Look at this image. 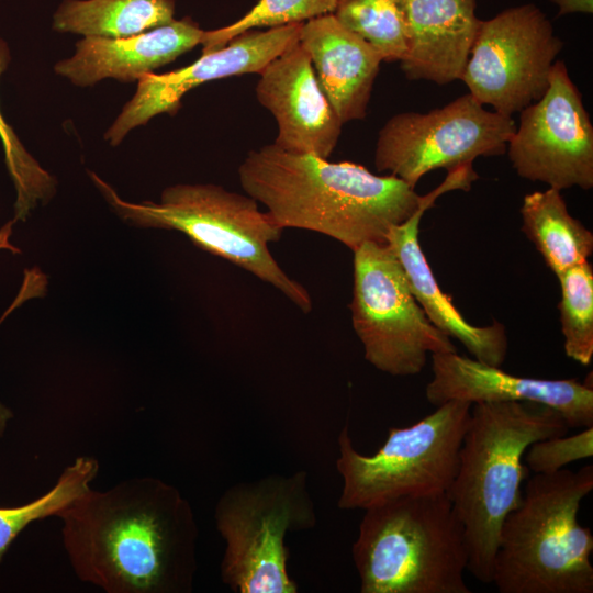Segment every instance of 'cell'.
Listing matches in <instances>:
<instances>
[{
	"mask_svg": "<svg viewBox=\"0 0 593 593\" xmlns=\"http://www.w3.org/2000/svg\"><path fill=\"white\" fill-rule=\"evenodd\" d=\"M174 0H65L53 29L83 37L121 38L174 21Z\"/></svg>",
	"mask_w": 593,
	"mask_h": 593,
	"instance_id": "obj_21",
	"label": "cell"
},
{
	"mask_svg": "<svg viewBox=\"0 0 593 593\" xmlns=\"http://www.w3.org/2000/svg\"><path fill=\"white\" fill-rule=\"evenodd\" d=\"M246 194L260 202L282 230L321 233L351 250L385 243L389 230L418 209L415 188L392 175H374L351 161H328L268 144L238 167Z\"/></svg>",
	"mask_w": 593,
	"mask_h": 593,
	"instance_id": "obj_2",
	"label": "cell"
},
{
	"mask_svg": "<svg viewBox=\"0 0 593 593\" xmlns=\"http://www.w3.org/2000/svg\"><path fill=\"white\" fill-rule=\"evenodd\" d=\"M559 7L558 15H566L569 13H592L593 3L592 0H550Z\"/></svg>",
	"mask_w": 593,
	"mask_h": 593,
	"instance_id": "obj_29",
	"label": "cell"
},
{
	"mask_svg": "<svg viewBox=\"0 0 593 593\" xmlns=\"http://www.w3.org/2000/svg\"><path fill=\"white\" fill-rule=\"evenodd\" d=\"M593 456V426L572 436H556L533 443L524 454L534 473L550 474L569 463Z\"/></svg>",
	"mask_w": 593,
	"mask_h": 593,
	"instance_id": "obj_27",
	"label": "cell"
},
{
	"mask_svg": "<svg viewBox=\"0 0 593 593\" xmlns=\"http://www.w3.org/2000/svg\"><path fill=\"white\" fill-rule=\"evenodd\" d=\"M521 215L522 231L557 278L589 261L593 253V234L569 213L560 190L548 188L526 194Z\"/></svg>",
	"mask_w": 593,
	"mask_h": 593,
	"instance_id": "obj_20",
	"label": "cell"
},
{
	"mask_svg": "<svg viewBox=\"0 0 593 593\" xmlns=\"http://www.w3.org/2000/svg\"><path fill=\"white\" fill-rule=\"evenodd\" d=\"M337 0H259L243 18L234 23L205 31L202 54L225 46L233 37L259 27H277L304 23L311 19L333 14Z\"/></svg>",
	"mask_w": 593,
	"mask_h": 593,
	"instance_id": "obj_26",
	"label": "cell"
},
{
	"mask_svg": "<svg viewBox=\"0 0 593 593\" xmlns=\"http://www.w3.org/2000/svg\"><path fill=\"white\" fill-rule=\"evenodd\" d=\"M515 128L512 116L485 110L467 93L427 113L390 118L378 134L374 165L415 188L432 170L450 171L481 156L503 155Z\"/></svg>",
	"mask_w": 593,
	"mask_h": 593,
	"instance_id": "obj_10",
	"label": "cell"
},
{
	"mask_svg": "<svg viewBox=\"0 0 593 593\" xmlns=\"http://www.w3.org/2000/svg\"><path fill=\"white\" fill-rule=\"evenodd\" d=\"M14 220L8 222L0 228V250H9L13 254H20L21 250L10 243V235L12 234V225Z\"/></svg>",
	"mask_w": 593,
	"mask_h": 593,
	"instance_id": "obj_30",
	"label": "cell"
},
{
	"mask_svg": "<svg viewBox=\"0 0 593 593\" xmlns=\"http://www.w3.org/2000/svg\"><path fill=\"white\" fill-rule=\"evenodd\" d=\"M7 43L0 38V76L10 61ZM0 139L4 161L16 191L14 211L16 220H25L38 202H46L56 191L55 178L24 148L0 110Z\"/></svg>",
	"mask_w": 593,
	"mask_h": 593,
	"instance_id": "obj_25",
	"label": "cell"
},
{
	"mask_svg": "<svg viewBox=\"0 0 593 593\" xmlns=\"http://www.w3.org/2000/svg\"><path fill=\"white\" fill-rule=\"evenodd\" d=\"M303 23L287 24L268 30H250L233 37L225 46L202 56L194 63L165 74H147L137 81L132 99L104 134L112 146L119 145L135 127L152 118L175 114L182 97L204 82L259 74L265 66L299 40Z\"/></svg>",
	"mask_w": 593,
	"mask_h": 593,
	"instance_id": "obj_13",
	"label": "cell"
},
{
	"mask_svg": "<svg viewBox=\"0 0 593 593\" xmlns=\"http://www.w3.org/2000/svg\"><path fill=\"white\" fill-rule=\"evenodd\" d=\"M561 332L566 355L589 366L593 358V268L589 261L558 277Z\"/></svg>",
	"mask_w": 593,
	"mask_h": 593,
	"instance_id": "obj_24",
	"label": "cell"
},
{
	"mask_svg": "<svg viewBox=\"0 0 593 593\" xmlns=\"http://www.w3.org/2000/svg\"><path fill=\"white\" fill-rule=\"evenodd\" d=\"M432 371L425 394L435 406L449 401L535 402L557 411L569 427L593 426V388L588 380L514 376L457 351L432 354Z\"/></svg>",
	"mask_w": 593,
	"mask_h": 593,
	"instance_id": "obj_14",
	"label": "cell"
},
{
	"mask_svg": "<svg viewBox=\"0 0 593 593\" xmlns=\"http://www.w3.org/2000/svg\"><path fill=\"white\" fill-rule=\"evenodd\" d=\"M516 174L558 190L593 187V125L562 60L544 96L519 112L506 146Z\"/></svg>",
	"mask_w": 593,
	"mask_h": 593,
	"instance_id": "obj_12",
	"label": "cell"
},
{
	"mask_svg": "<svg viewBox=\"0 0 593 593\" xmlns=\"http://www.w3.org/2000/svg\"><path fill=\"white\" fill-rule=\"evenodd\" d=\"M47 286L46 276L38 269H26L24 271L23 283L21 289L15 296L13 303L8 307V310L0 317V324L7 318V316L14 311L18 306L24 303L31 298L42 296L45 293ZM12 417V413L9 409L0 403V436L5 429L8 419Z\"/></svg>",
	"mask_w": 593,
	"mask_h": 593,
	"instance_id": "obj_28",
	"label": "cell"
},
{
	"mask_svg": "<svg viewBox=\"0 0 593 593\" xmlns=\"http://www.w3.org/2000/svg\"><path fill=\"white\" fill-rule=\"evenodd\" d=\"M563 42L533 3L482 21L460 80L483 105L512 116L539 100Z\"/></svg>",
	"mask_w": 593,
	"mask_h": 593,
	"instance_id": "obj_11",
	"label": "cell"
},
{
	"mask_svg": "<svg viewBox=\"0 0 593 593\" xmlns=\"http://www.w3.org/2000/svg\"><path fill=\"white\" fill-rule=\"evenodd\" d=\"M569 428L557 411L540 403L472 404L458 470L446 494L463 530L467 571L478 581L492 583L502 524L519 505L522 483L528 478L525 451Z\"/></svg>",
	"mask_w": 593,
	"mask_h": 593,
	"instance_id": "obj_3",
	"label": "cell"
},
{
	"mask_svg": "<svg viewBox=\"0 0 593 593\" xmlns=\"http://www.w3.org/2000/svg\"><path fill=\"white\" fill-rule=\"evenodd\" d=\"M336 20L382 57L401 60L407 49V31L402 0H337Z\"/></svg>",
	"mask_w": 593,
	"mask_h": 593,
	"instance_id": "obj_23",
	"label": "cell"
},
{
	"mask_svg": "<svg viewBox=\"0 0 593 593\" xmlns=\"http://www.w3.org/2000/svg\"><path fill=\"white\" fill-rule=\"evenodd\" d=\"M472 404L449 401L407 427H391L371 456L357 451L349 430L338 436L336 468L343 479L342 510H367L406 496L447 493L459 465V451Z\"/></svg>",
	"mask_w": 593,
	"mask_h": 593,
	"instance_id": "obj_8",
	"label": "cell"
},
{
	"mask_svg": "<svg viewBox=\"0 0 593 593\" xmlns=\"http://www.w3.org/2000/svg\"><path fill=\"white\" fill-rule=\"evenodd\" d=\"M353 254L349 309L369 363L391 376L407 377L424 369L428 354L456 351L450 337L426 316L387 243L368 242Z\"/></svg>",
	"mask_w": 593,
	"mask_h": 593,
	"instance_id": "obj_9",
	"label": "cell"
},
{
	"mask_svg": "<svg viewBox=\"0 0 593 593\" xmlns=\"http://www.w3.org/2000/svg\"><path fill=\"white\" fill-rule=\"evenodd\" d=\"M353 559L361 593H471L463 530L446 493L365 510Z\"/></svg>",
	"mask_w": 593,
	"mask_h": 593,
	"instance_id": "obj_5",
	"label": "cell"
},
{
	"mask_svg": "<svg viewBox=\"0 0 593 593\" xmlns=\"http://www.w3.org/2000/svg\"><path fill=\"white\" fill-rule=\"evenodd\" d=\"M90 177L124 221L138 227L181 232L199 248L250 272L302 312H311L313 302L306 288L284 272L268 248L283 230L248 194L212 183H181L166 188L159 202L133 203L122 200L96 174Z\"/></svg>",
	"mask_w": 593,
	"mask_h": 593,
	"instance_id": "obj_6",
	"label": "cell"
},
{
	"mask_svg": "<svg viewBox=\"0 0 593 593\" xmlns=\"http://www.w3.org/2000/svg\"><path fill=\"white\" fill-rule=\"evenodd\" d=\"M214 521L225 542L221 577L237 593H295L287 569L289 532L316 525L307 473L272 474L230 486Z\"/></svg>",
	"mask_w": 593,
	"mask_h": 593,
	"instance_id": "obj_7",
	"label": "cell"
},
{
	"mask_svg": "<svg viewBox=\"0 0 593 593\" xmlns=\"http://www.w3.org/2000/svg\"><path fill=\"white\" fill-rule=\"evenodd\" d=\"M477 179L478 175L472 165L448 171L439 187L422 197V202L413 215L389 230L385 243L400 261L415 299L432 324L447 336L459 340L474 359L501 367L508 347L504 325L494 322L488 326H474L467 322L449 295L440 289L418 239L421 220L435 200L447 191H467Z\"/></svg>",
	"mask_w": 593,
	"mask_h": 593,
	"instance_id": "obj_15",
	"label": "cell"
},
{
	"mask_svg": "<svg viewBox=\"0 0 593 593\" xmlns=\"http://www.w3.org/2000/svg\"><path fill=\"white\" fill-rule=\"evenodd\" d=\"M99 472L98 460L81 456L60 473L40 497L15 507H0V561L19 534L35 521L58 516L88 492Z\"/></svg>",
	"mask_w": 593,
	"mask_h": 593,
	"instance_id": "obj_22",
	"label": "cell"
},
{
	"mask_svg": "<svg viewBox=\"0 0 593 593\" xmlns=\"http://www.w3.org/2000/svg\"><path fill=\"white\" fill-rule=\"evenodd\" d=\"M258 102L275 118L278 147L328 158L342 133L339 120L316 79L299 40L259 72Z\"/></svg>",
	"mask_w": 593,
	"mask_h": 593,
	"instance_id": "obj_16",
	"label": "cell"
},
{
	"mask_svg": "<svg viewBox=\"0 0 593 593\" xmlns=\"http://www.w3.org/2000/svg\"><path fill=\"white\" fill-rule=\"evenodd\" d=\"M204 33L184 18L127 37H83L76 43L75 54L54 70L79 87L105 78L131 83L202 44Z\"/></svg>",
	"mask_w": 593,
	"mask_h": 593,
	"instance_id": "obj_17",
	"label": "cell"
},
{
	"mask_svg": "<svg viewBox=\"0 0 593 593\" xmlns=\"http://www.w3.org/2000/svg\"><path fill=\"white\" fill-rule=\"evenodd\" d=\"M299 43L318 85L344 123L366 118L382 57L366 41L326 14L302 24Z\"/></svg>",
	"mask_w": 593,
	"mask_h": 593,
	"instance_id": "obj_19",
	"label": "cell"
},
{
	"mask_svg": "<svg viewBox=\"0 0 593 593\" xmlns=\"http://www.w3.org/2000/svg\"><path fill=\"white\" fill-rule=\"evenodd\" d=\"M407 49L401 69L411 80H460L481 20L475 0H402Z\"/></svg>",
	"mask_w": 593,
	"mask_h": 593,
	"instance_id": "obj_18",
	"label": "cell"
},
{
	"mask_svg": "<svg viewBox=\"0 0 593 593\" xmlns=\"http://www.w3.org/2000/svg\"><path fill=\"white\" fill-rule=\"evenodd\" d=\"M76 575L107 593H190L198 525L187 499L157 478L90 489L58 515Z\"/></svg>",
	"mask_w": 593,
	"mask_h": 593,
	"instance_id": "obj_1",
	"label": "cell"
},
{
	"mask_svg": "<svg viewBox=\"0 0 593 593\" xmlns=\"http://www.w3.org/2000/svg\"><path fill=\"white\" fill-rule=\"evenodd\" d=\"M592 490V465L528 479L500 530L492 569L500 593L593 592V535L578 522Z\"/></svg>",
	"mask_w": 593,
	"mask_h": 593,
	"instance_id": "obj_4",
	"label": "cell"
}]
</instances>
